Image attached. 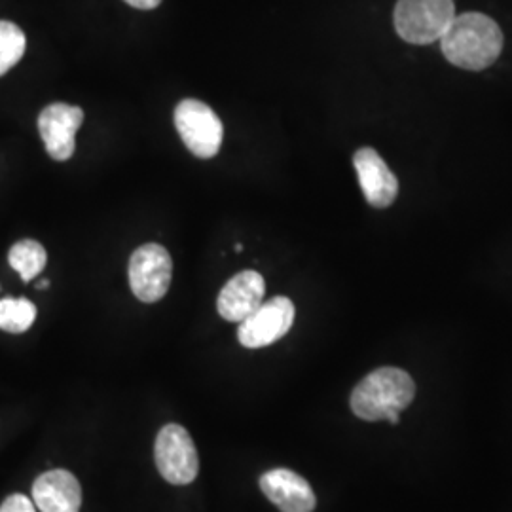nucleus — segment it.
Segmentation results:
<instances>
[{
	"label": "nucleus",
	"mask_w": 512,
	"mask_h": 512,
	"mask_svg": "<svg viewBox=\"0 0 512 512\" xmlns=\"http://www.w3.org/2000/svg\"><path fill=\"white\" fill-rule=\"evenodd\" d=\"M444 57L465 71H484L503 50V33L494 19L469 12L456 16L440 38Z\"/></svg>",
	"instance_id": "nucleus-1"
},
{
	"label": "nucleus",
	"mask_w": 512,
	"mask_h": 512,
	"mask_svg": "<svg viewBox=\"0 0 512 512\" xmlns=\"http://www.w3.org/2000/svg\"><path fill=\"white\" fill-rule=\"evenodd\" d=\"M416 397V384L408 372L384 366L370 372L351 393V410L359 420H387L401 414Z\"/></svg>",
	"instance_id": "nucleus-2"
},
{
	"label": "nucleus",
	"mask_w": 512,
	"mask_h": 512,
	"mask_svg": "<svg viewBox=\"0 0 512 512\" xmlns=\"http://www.w3.org/2000/svg\"><path fill=\"white\" fill-rule=\"evenodd\" d=\"M454 18V0H399L393 16L399 37L410 44L437 42Z\"/></svg>",
	"instance_id": "nucleus-3"
},
{
	"label": "nucleus",
	"mask_w": 512,
	"mask_h": 512,
	"mask_svg": "<svg viewBox=\"0 0 512 512\" xmlns=\"http://www.w3.org/2000/svg\"><path fill=\"white\" fill-rule=\"evenodd\" d=\"M154 459L158 473L173 486H186L200 473V458L190 433L179 423H167L156 437Z\"/></svg>",
	"instance_id": "nucleus-4"
},
{
	"label": "nucleus",
	"mask_w": 512,
	"mask_h": 512,
	"mask_svg": "<svg viewBox=\"0 0 512 512\" xmlns=\"http://www.w3.org/2000/svg\"><path fill=\"white\" fill-rule=\"evenodd\" d=\"M175 126L194 156L209 160L219 154L224 128L215 110L203 101L183 99L175 109Z\"/></svg>",
	"instance_id": "nucleus-5"
},
{
	"label": "nucleus",
	"mask_w": 512,
	"mask_h": 512,
	"mask_svg": "<svg viewBox=\"0 0 512 512\" xmlns=\"http://www.w3.org/2000/svg\"><path fill=\"white\" fill-rule=\"evenodd\" d=\"M128 277L129 287L137 300L145 304L162 300L171 287V255L158 243L141 245L129 258Z\"/></svg>",
	"instance_id": "nucleus-6"
},
{
	"label": "nucleus",
	"mask_w": 512,
	"mask_h": 512,
	"mask_svg": "<svg viewBox=\"0 0 512 512\" xmlns=\"http://www.w3.org/2000/svg\"><path fill=\"white\" fill-rule=\"evenodd\" d=\"M294 315L293 300L287 296H275L262 302L247 319L239 323V344L249 349L272 346L291 330Z\"/></svg>",
	"instance_id": "nucleus-7"
},
{
	"label": "nucleus",
	"mask_w": 512,
	"mask_h": 512,
	"mask_svg": "<svg viewBox=\"0 0 512 512\" xmlns=\"http://www.w3.org/2000/svg\"><path fill=\"white\" fill-rule=\"evenodd\" d=\"M84 122V110L67 103H52L38 114V133L55 162H67L76 150V133Z\"/></svg>",
	"instance_id": "nucleus-8"
},
{
	"label": "nucleus",
	"mask_w": 512,
	"mask_h": 512,
	"mask_svg": "<svg viewBox=\"0 0 512 512\" xmlns=\"http://www.w3.org/2000/svg\"><path fill=\"white\" fill-rule=\"evenodd\" d=\"M357 179L366 202L376 209H385L397 200L399 181L374 148H359L353 156Z\"/></svg>",
	"instance_id": "nucleus-9"
},
{
	"label": "nucleus",
	"mask_w": 512,
	"mask_h": 512,
	"mask_svg": "<svg viewBox=\"0 0 512 512\" xmlns=\"http://www.w3.org/2000/svg\"><path fill=\"white\" fill-rule=\"evenodd\" d=\"M260 490L281 512H313L317 497L310 482L291 469H272L260 476Z\"/></svg>",
	"instance_id": "nucleus-10"
},
{
	"label": "nucleus",
	"mask_w": 512,
	"mask_h": 512,
	"mask_svg": "<svg viewBox=\"0 0 512 512\" xmlns=\"http://www.w3.org/2000/svg\"><path fill=\"white\" fill-rule=\"evenodd\" d=\"M266 281L255 270L234 275L220 291L217 310L230 323H241L264 302Z\"/></svg>",
	"instance_id": "nucleus-11"
},
{
	"label": "nucleus",
	"mask_w": 512,
	"mask_h": 512,
	"mask_svg": "<svg viewBox=\"0 0 512 512\" xmlns=\"http://www.w3.org/2000/svg\"><path fill=\"white\" fill-rule=\"evenodd\" d=\"M33 503L40 512H80L82 486L71 471H46L33 484Z\"/></svg>",
	"instance_id": "nucleus-12"
},
{
	"label": "nucleus",
	"mask_w": 512,
	"mask_h": 512,
	"mask_svg": "<svg viewBox=\"0 0 512 512\" xmlns=\"http://www.w3.org/2000/svg\"><path fill=\"white\" fill-rule=\"evenodd\" d=\"M8 262L21 275V279L29 283L38 274H42L48 262V255L42 243H38L35 239H21L12 245L8 253Z\"/></svg>",
	"instance_id": "nucleus-13"
},
{
	"label": "nucleus",
	"mask_w": 512,
	"mask_h": 512,
	"mask_svg": "<svg viewBox=\"0 0 512 512\" xmlns=\"http://www.w3.org/2000/svg\"><path fill=\"white\" fill-rule=\"evenodd\" d=\"M37 319V306L27 298L0 300V330L21 334L33 327Z\"/></svg>",
	"instance_id": "nucleus-14"
},
{
	"label": "nucleus",
	"mask_w": 512,
	"mask_h": 512,
	"mask_svg": "<svg viewBox=\"0 0 512 512\" xmlns=\"http://www.w3.org/2000/svg\"><path fill=\"white\" fill-rule=\"evenodd\" d=\"M27 38L12 21L0 19V76L8 73L25 54Z\"/></svg>",
	"instance_id": "nucleus-15"
},
{
	"label": "nucleus",
	"mask_w": 512,
	"mask_h": 512,
	"mask_svg": "<svg viewBox=\"0 0 512 512\" xmlns=\"http://www.w3.org/2000/svg\"><path fill=\"white\" fill-rule=\"evenodd\" d=\"M0 512H37V509L29 497L23 494H12L2 501Z\"/></svg>",
	"instance_id": "nucleus-16"
},
{
	"label": "nucleus",
	"mask_w": 512,
	"mask_h": 512,
	"mask_svg": "<svg viewBox=\"0 0 512 512\" xmlns=\"http://www.w3.org/2000/svg\"><path fill=\"white\" fill-rule=\"evenodd\" d=\"M126 2L137 10H154L156 6H160L162 0H126Z\"/></svg>",
	"instance_id": "nucleus-17"
},
{
	"label": "nucleus",
	"mask_w": 512,
	"mask_h": 512,
	"mask_svg": "<svg viewBox=\"0 0 512 512\" xmlns=\"http://www.w3.org/2000/svg\"><path fill=\"white\" fill-rule=\"evenodd\" d=\"M48 287H50V281H48V279H42L37 285V289H40V291H46Z\"/></svg>",
	"instance_id": "nucleus-18"
},
{
	"label": "nucleus",
	"mask_w": 512,
	"mask_h": 512,
	"mask_svg": "<svg viewBox=\"0 0 512 512\" xmlns=\"http://www.w3.org/2000/svg\"><path fill=\"white\" fill-rule=\"evenodd\" d=\"M236 251H238V253H241V251H243V245H241V243H238V245H236Z\"/></svg>",
	"instance_id": "nucleus-19"
}]
</instances>
